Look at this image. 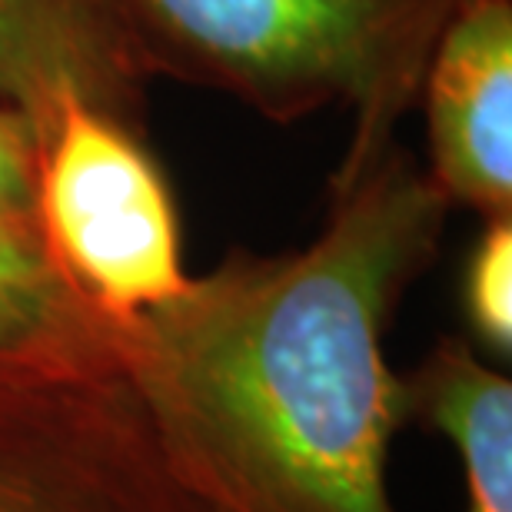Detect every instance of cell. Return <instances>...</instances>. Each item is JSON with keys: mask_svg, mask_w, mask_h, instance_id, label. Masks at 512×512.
I'll return each mask as SVG.
<instances>
[{"mask_svg": "<svg viewBox=\"0 0 512 512\" xmlns=\"http://www.w3.org/2000/svg\"><path fill=\"white\" fill-rule=\"evenodd\" d=\"M0 512H180L130 389L107 373L0 366Z\"/></svg>", "mask_w": 512, "mask_h": 512, "instance_id": "277c9868", "label": "cell"}, {"mask_svg": "<svg viewBox=\"0 0 512 512\" xmlns=\"http://www.w3.org/2000/svg\"><path fill=\"white\" fill-rule=\"evenodd\" d=\"M403 383L406 419L459 449L466 512H512V380L473 343L443 336Z\"/></svg>", "mask_w": 512, "mask_h": 512, "instance_id": "ba28073f", "label": "cell"}, {"mask_svg": "<svg viewBox=\"0 0 512 512\" xmlns=\"http://www.w3.org/2000/svg\"><path fill=\"white\" fill-rule=\"evenodd\" d=\"M34 213L60 273L120 330L190 280L177 203L140 130L80 97L40 133Z\"/></svg>", "mask_w": 512, "mask_h": 512, "instance_id": "3957f363", "label": "cell"}, {"mask_svg": "<svg viewBox=\"0 0 512 512\" xmlns=\"http://www.w3.org/2000/svg\"><path fill=\"white\" fill-rule=\"evenodd\" d=\"M37 150V124L0 100V223L7 227H37Z\"/></svg>", "mask_w": 512, "mask_h": 512, "instance_id": "30bf717a", "label": "cell"}, {"mask_svg": "<svg viewBox=\"0 0 512 512\" xmlns=\"http://www.w3.org/2000/svg\"><path fill=\"white\" fill-rule=\"evenodd\" d=\"M466 0H107L147 77L220 90L290 120L346 107L336 183L393 147L426 64Z\"/></svg>", "mask_w": 512, "mask_h": 512, "instance_id": "7a4b0ae2", "label": "cell"}, {"mask_svg": "<svg viewBox=\"0 0 512 512\" xmlns=\"http://www.w3.org/2000/svg\"><path fill=\"white\" fill-rule=\"evenodd\" d=\"M463 313L476 343L512 353V217H489L463 270Z\"/></svg>", "mask_w": 512, "mask_h": 512, "instance_id": "9c48e42d", "label": "cell"}, {"mask_svg": "<svg viewBox=\"0 0 512 512\" xmlns=\"http://www.w3.org/2000/svg\"><path fill=\"white\" fill-rule=\"evenodd\" d=\"M143 80L107 0H0V100L40 133L67 97L140 130Z\"/></svg>", "mask_w": 512, "mask_h": 512, "instance_id": "8992f818", "label": "cell"}, {"mask_svg": "<svg viewBox=\"0 0 512 512\" xmlns=\"http://www.w3.org/2000/svg\"><path fill=\"white\" fill-rule=\"evenodd\" d=\"M0 366L124 370V330L74 290L37 227L0 223Z\"/></svg>", "mask_w": 512, "mask_h": 512, "instance_id": "52a82bcc", "label": "cell"}, {"mask_svg": "<svg viewBox=\"0 0 512 512\" xmlns=\"http://www.w3.org/2000/svg\"><path fill=\"white\" fill-rule=\"evenodd\" d=\"M453 203L389 147L333 183L310 247L233 250L124 330V373L217 512H396L389 446L409 423L383 356Z\"/></svg>", "mask_w": 512, "mask_h": 512, "instance_id": "6da1fadb", "label": "cell"}, {"mask_svg": "<svg viewBox=\"0 0 512 512\" xmlns=\"http://www.w3.org/2000/svg\"><path fill=\"white\" fill-rule=\"evenodd\" d=\"M419 94L436 187L486 220L512 217V0H466L456 10Z\"/></svg>", "mask_w": 512, "mask_h": 512, "instance_id": "5b68a950", "label": "cell"}]
</instances>
